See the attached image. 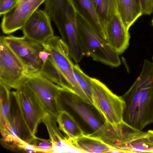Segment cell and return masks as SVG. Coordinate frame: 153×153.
<instances>
[{"mask_svg": "<svg viewBox=\"0 0 153 153\" xmlns=\"http://www.w3.org/2000/svg\"><path fill=\"white\" fill-rule=\"evenodd\" d=\"M99 19L105 27L113 16L118 14L117 0H93Z\"/></svg>", "mask_w": 153, "mask_h": 153, "instance_id": "cell-22", "label": "cell"}, {"mask_svg": "<svg viewBox=\"0 0 153 153\" xmlns=\"http://www.w3.org/2000/svg\"><path fill=\"white\" fill-rule=\"evenodd\" d=\"M91 81L93 105L105 121L114 124L123 121L125 103L121 96L114 94L98 79L91 77Z\"/></svg>", "mask_w": 153, "mask_h": 153, "instance_id": "cell-4", "label": "cell"}, {"mask_svg": "<svg viewBox=\"0 0 153 153\" xmlns=\"http://www.w3.org/2000/svg\"><path fill=\"white\" fill-rule=\"evenodd\" d=\"M45 0H20L16 5L3 15L2 32L9 34L22 29L25 23Z\"/></svg>", "mask_w": 153, "mask_h": 153, "instance_id": "cell-12", "label": "cell"}, {"mask_svg": "<svg viewBox=\"0 0 153 153\" xmlns=\"http://www.w3.org/2000/svg\"><path fill=\"white\" fill-rule=\"evenodd\" d=\"M50 55V53L44 48L40 52L39 58L44 63L49 59Z\"/></svg>", "mask_w": 153, "mask_h": 153, "instance_id": "cell-28", "label": "cell"}, {"mask_svg": "<svg viewBox=\"0 0 153 153\" xmlns=\"http://www.w3.org/2000/svg\"><path fill=\"white\" fill-rule=\"evenodd\" d=\"M51 55L48 59L57 67L71 87L74 92L87 103L92 102L76 80L74 76L73 64L70 58L68 49L61 38L53 36L42 44Z\"/></svg>", "mask_w": 153, "mask_h": 153, "instance_id": "cell-5", "label": "cell"}, {"mask_svg": "<svg viewBox=\"0 0 153 153\" xmlns=\"http://www.w3.org/2000/svg\"><path fill=\"white\" fill-rule=\"evenodd\" d=\"M144 132L126 142L120 148V153H153V144L146 137Z\"/></svg>", "mask_w": 153, "mask_h": 153, "instance_id": "cell-20", "label": "cell"}, {"mask_svg": "<svg viewBox=\"0 0 153 153\" xmlns=\"http://www.w3.org/2000/svg\"><path fill=\"white\" fill-rule=\"evenodd\" d=\"M7 45L24 65L28 76L39 74L43 63L39 58L40 52L44 49L42 44L23 36H2Z\"/></svg>", "mask_w": 153, "mask_h": 153, "instance_id": "cell-6", "label": "cell"}, {"mask_svg": "<svg viewBox=\"0 0 153 153\" xmlns=\"http://www.w3.org/2000/svg\"><path fill=\"white\" fill-rule=\"evenodd\" d=\"M152 61H153V56L152 57Z\"/></svg>", "mask_w": 153, "mask_h": 153, "instance_id": "cell-31", "label": "cell"}, {"mask_svg": "<svg viewBox=\"0 0 153 153\" xmlns=\"http://www.w3.org/2000/svg\"><path fill=\"white\" fill-rule=\"evenodd\" d=\"M20 0H0V15H3L15 7Z\"/></svg>", "mask_w": 153, "mask_h": 153, "instance_id": "cell-26", "label": "cell"}, {"mask_svg": "<svg viewBox=\"0 0 153 153\" xmlns=\"http://www.w3.org/2000/svg\"><path fill=\"white\" fill-rule=\"evenodd\" d=\"M20 106L32 134L35 135L39 124L47 111L25 81L16 89Z\"/></svg>", "mask_w": 153, "mask_h": 153, "instance_id": "cell-9", "label": "cell"}, {"mask_svg": "<svg viewBox=\"0 0 153 153\" xmlns=\"http://www.w3.org/2000/svg\"><path fill=\"white\" fill-rule=\"evenodd\" d=\"M51 20L45 12L36 10L25 23L22 30L24 36L43 44L54 36Z\"/></svg>", "mask_w": 153, "mask_h": 153, "instance_id": "cell-13", "label": "cell"}, {"mask_svg": "<svg viewBox=\"0 0 153 153\" xmlns=\"http://www.w3.org/2000/svg\"><path fill=\"white\" fill-rule=\"evenodd\" d=\"M71 139L73 145L82 153L117 152L116 150L100 139L88 134H85L77 138Z\"/></svg>", "mask_w": 153, "mask_h": 153, "instance_id": "cell-17", "label": "cell"}, {"mask_svg": "<svg viewBox=\"0 0 153 153\" xmlns=\"http://www.w3.org/2000/svg\"><path fill=\"white\" fill-rule=\"evenodd\" d=\"M39 74L60 87L74 92L59 70L50 60L48 59L43 63Z\"/></svg>", "mask_w": 153, "mask_h": 153, "instance_id": "cell-21", "label": "cell"}, {"mask_svg": "<svg viewBox=\"0 0 153 153\" xmlns=\"http://www.w3.org/2000/svg\"><path fill=\"white\" fill-rule=\"evenodd\" d=\"M33 91L47 112L56 119L61 111L58 96L61 88L40 74L28 77L25 81Z\"/></svg>", "mask_w": 153, "mask_h": 153, "instance_id": "cell-8", "label": "cell"}, {"mask_svg": "<svg viewBox=\"0 0 153 153\" xmlns=\"http://www.w3.org/2000/svg\"><path fill=\"white\" fill-rule=\"evenodd\" d=\"M60 111H73L92 129L97 131L104 122H102L87 106L89 104L73 91L62 87L58 96Z\"/></svg>", "mask_w": 153, "mask_h": 153, "instance_id": "cell-11", "label": "cell"}, {"mask_svg": "<svg viewBox=\"0 0 153 153\" xmlns=\"http://www.w3.org/2000/svg\"><path fill=\"white\" fill-rule=\"evenodd\" d=\"M73 71L77 82L92 102L91 77L84 73L77 64H74Z\"/></svg>", "mask_w": 153, "mask_h": 153, "instance_id": "cell-24", "label": "cell"}, {"mask_svg": "<svg viewBox=\"0 0 153 153\" xmlns=\"http://www.w3.org/2000/svg\"><path fill=\"white\" fill-rule=\"evenodd\" d=\"M10 89L0 81V129H4L8 122L10 109Z\"/></svg>", "mask_w": 153, "mask_h": 153, "instance_id": "cell-23", "label": "cell"}, {"mask_svg": "<svg viewBox=\"0 0 153 153\" xmlns=\"http://www.w3.org/2000/svg\"><path fill=\"white\" fill-rule=\"evenodd\" d=\"M76 12L105 40V27L98 15L93 0H70Z\"/></svg>", "mask_w": 153, "mask_h": 153, "instance_id": "cell-16", "label": "cell"}, {"mask_svg": "<svg viewBox=\"0 0 153 153\" xmlns=\"http://www.w3.org/2000/svg\"><path fill=\"white\" fill-rule=\"evenodd\" d=\"M119 14L128 30L142 15L140 0H117Z\"/></svg>", "mask_w": 153, "mask_h": 153, "instance_id": "cell-18", "label": "cell"}, {"mask_svg": "<svg viewBox=\"0 0 153 153\" xmlns=\"http://www.w3.org/2000/svg\"><path fill=\"white\" fill-rule=\"evenodd\" d=\"M142 15H150L153 12V0H140Z\"/></svg>", "mask_w": 153, "mask_h": 153, "instance_id": "cell-27", "label": "cell"}, {"mask_svg": "<svg viewBox=\"0 0 153 153\" xmlns=\"http://www.w3.org/2000/svg\"><path fill=\"white\" fill-rule=\"evenodd\" d=\"M146 137L149 141L153 144V130H149L146 132Z\"/></svg>", "mask_w": 153, "mask_h": 153, "instance_id": "cell-29", "label": "cell"}, {"mask_svg": "<svg viewBox=\"0 0 153 153\" xmlns=\"http://www.w3.org/2000/svg\"><path fill=\"white\" fill-rule=\"evenodd\" d=\"M42 121L46 126L51 142L52 153H80V151L72 144L71 139L61 133L56 124V119L47 112Z\"/></svg>", "mask_w": 153, "mask_h": 153, "instance_id": "cell-15", "label": "cell"}, {"mask_svg": "<svg viewBox=\"0 0 153 153\" xmlns=\"http://www.w3.org/2000/svg\"><path fill=\"white\" fill-rule=\"evenodd\" d=\"M56 120L59 129L71 139L77 138L85 134L74 117L65 111H60Z\"/></svg>", "mask_w": 153, "mask_h": 153, "instance_id": "cell-19", "label": "cell"}, {"mask_svg": "<svg viewBox=\"0 0 153 153\" xmlns=\"http://www.w3.org/2000/svg\"><path fill=\"white\" fill-rule=\"evenodd\" d=\"M76 14L79 41L85 55L111 67L120 66L119 55L79 14Z\"/></svg>", "mask_w": 153, "mask_h": 153, "instance_id": "cell-3", "label": "cell"}, {"mask_svg": "<svg viewBox=\"0 0 153 153\" xmlns=\"http://www.w3.org/2000/svg\"><path fill=\"white\" fill-rule=\"evenodd\" d=\"M10 102L8 123L4 129L0 130V143L7 149L20 152L27 143L34 144L37 137L32 134L26 123L16 91H10Z\"/></svg>", "mask_w": 153, "mask_h": 153, "instance_id": "cell-2", "label": "cell"}, {"mask_svg": "<svg viewBox=\"0 0 153 153\" xmlns=\"http://www.w3.org/2000/svg\"><path fill=\"white\" fill-rule=\"evenodd\" d=\"M39 153H52V145L50 139L37 138L34 145Z\"/></svg>", "mask_w": 153, "mask_h": 153, "instance_id": "cell-25", "label": "cell"}, {"mask_svg": "<svg viewBox=\"0 0 153 153\" xmlns=\"http://www.w3.org/2000/svg\"><path fill=\"white\" fill-rule=\"evenodd\" d=\"M27 78L24 65L1 36L0 81L10 89H16Z\"/></svg>", "mask_w": 153, "mask_h": 153, "instance_id": "cell-7", "label": "cell"}, {"mask_svg": "<svg viewBox=\"0 0 153 153\" xmlns=\"http://www.w3.org/2000/svg\"><path fill=\"white\" fill-rule=\"evenodd\" d=\"M105 40L119 55L122 54L129 45L130 36L118 14L112 16L105 27Z\"/></svg>", "mask_w": 153, "mask_h": 153, "instance_id": "cell-14", "label": "cell"}, {"mask_svg": "<svg viewBox=\"0 0 153 153\" xmlns=\"http://www.w3.org/2000/svg\"><path fill=\"white\" fill-rule=\"evenodd\" d=\"M125 102L123 121L142 130L153 123V62L145 59L140 74L121 96Z\"/></svg>", "mask_w": 153, "mask_h": 153, "instance_id": "cell-1", "label": "cell"}, {"mask_svg": "<svg viewBox=\"0 0 153 153\" xmlns=\"http://www.w3.org/2000/svg\"><path fill=\"white\" fill-rule=\"evenodd\" d=\"M143 132L123 120L114 124L105 121L97 131L88 134L99 138L120 153L119 149L122 145Z\"/></svg>", "mask_w": 153, "mask_h": 153, "instance_id": "cell-10", "label": "cell"}, {"mask_svg": "<svg viewBox=\"0 0 153 153\" xmlns=\"http://www.w3.org/2000/svg\"><path fill=\"white\" fill-rule=\"evenodd\" d=\"M152 25L153 26V19L152 21Z\"/></svg>", "mask_w": 153, "mask_h": 153, "instance_id": "cell-30", "label": "cell"}]
</instances>
